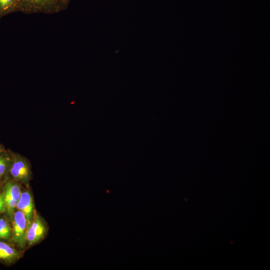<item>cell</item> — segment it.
Wrapping results in <instances>:
<instances>
[{
  "label": "cell",
  "instance_id": "1",
  "mask_svg": "<svg viewBox=\"0 0 270 270\" xmlns=\"http://www.w3.org/2000/svg\"><path fill=\"white\" fill-rule=\"evenodd\" d=\"M8 176L20 184L28 186L32 179L30 164L24 156L10 151Z\"/></svg>",
  "mask_w": 270,
  "mask_h": 270
},
{
  "label": "cell",
  "instance_id": "2",
  "mask_svg": "<svg viewBox=\"0 0 270 270\" xmlns=\"http://www.w3.org/2000/svg\"><path fill=\"white\" fill-rule=\"evenodd\" d=\"M20 12L25 14H54L66 9L60 0H20Z\"/></svg>",
  "mask_w": 270,
  "mask_h": 270
},
{
  "label": "cell",
  "instance_id": "3",
  "mask_svg": "<svg viewBox=\"0 0 270 270\" xmlns=\"http://www.w3.org/2000/svg\"><path fill=\"white\" fill-rule=\"evenodd\" d=\"M20 184L8 176L4 180L2 193L4 200L5 212L10 220L16 210L22 192Z\"/></svg>",
  "mask_w": 270,
  "mask_h": 270
},
{
  "label": "cell",
  "instance_id": "4",
  "mask_svg": "<svg viewBox=\"0 0 270 270\" xmlns=\"http://www.w3.org/2000/svg\"><path fill=\"white\" fill-rule=\"evenodd\" d=\"M12 236V242L20 250L26 248L27 221L21 211L16 210L10 220Z\"/></svg>",
  "mask_w": 270,
  "mask_h": 270
},
{
  "label": "cell",
  "instance_id": "5",
  "mask_svg": "<svg viewBox=\"0 0 270 270\" xmlns=\"http://www.w3.org/2000/svg\"><path fill=\"white\" fill-rule=\"evenodd\" d=\"M48 229L44 220L38 213L34 212L27 230L26 248H30L40 242L45 238Z\"/></svg>",
  "mask_w": 270,
  "mask_h": 270
},
{
  "label": "cell",
  "instance_id": "6",
  "mask_svg": "<svg viewBox=\"0 0 270 270\" xmlns=\"http://www.w3.org/2000/svg\"><path fill=\"white\" fill-rule=\"evenodd\" d=\"M16 209L21 211L24 214L28 228L34 214V200L30 190H26L22 191Z\"/></svg>",
  "mask_w": 270,
  "mask_h": 270
},
{
  "label": "cell",
  "instance_id": "7",
  "mask_svg": "<svg viewBox=\"0 0 270 270\" xmlns=\"http://www.w3.org/2000/svg\"><path fill=\"white\" fill-rule=\"evenodd\" d=\"M22 255L20 252L6 242L0 240V262L6 265L14 264Z\"/></svg>",
  "mask_w": 270,
  "mask_h": 270
},
{
  "label": "cell",
  "instance_id": "8",
  "mask_svg": "<svg viewBox=\"0 0 270 270\" xmlns=\"http://www.w3.org/2000/svg\"><path fill=\"white\" fill-rule=\"evenodd\" d=\"M12 236L11 221L6 216H0V240L12 242Z\"/></svg>",
  "mask_w": 270,
  "mask_h": 270
},
{
  "label": "cell",
  "instance_id": "9",
  "mask_svg": "<svg viewBox=\"0 0 270 270\" xmlns=\"http://www.w3.org/2000/svg\"><path fill=\"white\" fill-rule=\"evenodd\" d=\"M20 0H0V19L8 14L20 12Z\"/></svg>",
  "mask_w": 270,
  "mask_h": 270
},
{
  "label": "cell",
  "instance_id": "10",
  "mask_svg": "<svg viewBox=\"0 0 270 270\" xmlns=\"http://www.w3.org/2000/svg\"><path fill=\"white\" fill-rule=\"evenodd\" d=\"M10 162V150H6L0 154V180L1 181L8 176Z\"/></svg>",
  "mask_w": 270,
  "mask_h": 270
},
{
  "label": "cell",
  "instance_id": "11",
  "mask_svg": "<svg viewBox=\"0 0 270 270\" xmlns=\"http://www.w3.org/2000/svg\"><path fill=\"white\" fill-rule=\"evenodd\" d=\"M6 212L4 200L2 193L0 194V214Z\"/></svg>",
  "mask_w": 270,
  "mask_h": 270
},
{
  "label": "cell",
  "instance_id": "12",
  "mask_svg": "<svg viewBox=\"0 0 270 270\" xmlns=\"http://www.w3.org/2000/svg\"><path fill=\"white\" fill-rule=\"evenodd\" d=\"M6 149L4 148V146L0 144V154L6 151Z\"/></svg>",
  "mask_w": 270,
  "mask_h": 270
},
{
  "label": "cell",
  "instance_id": "13",
  "mask_svg": "<svg viewBox=\"0 0 270 270\" xmlns=\"http://www.w3.org/2000/svg\"><path fill=\"white\" fill-rule=\"evenodd\" d=\"M66 6H68V4L69 3L70 0H60Z\"/></svg>",
  "mask_w": 270,
  "mask_h": 270
},
{
  "label": "cell",
  "instance_id": "14",
  "mask_svg": "<svg viewBox=\"0 0 270 270\" xmlns=\"http://www.w3.org/2000/svg\"><path fill=\"white\" fill-rule=\"evenodd\" d=\"M1 182H2V181L0 180V183H1Z\"/></svg>",
  "mask_w": 270,
  "mask_h": 270
}]
</instances>
